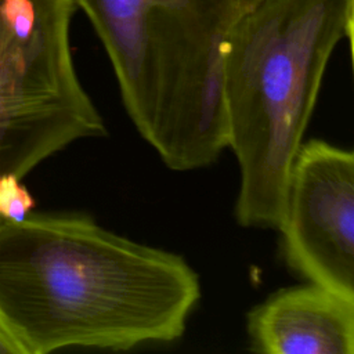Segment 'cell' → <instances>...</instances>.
Here are the masks:
<instances>
[{"instance_id": "obj_3", "label": "cell", "mask_w": 354, "mask_h": 354, "mask_svg": "<svg viewBox=\"0 0 354 354\" xmlns=\"http://www.w3.org/2000/svg\"><path fill=\"white\" fill-rule=\"evenodd\" d=\"M100 37L137 131L173 170L227 147L223 51L263 0H73Z\"/></svg>"}, {"instance_id": "obj_8", "label": "cell", "mask_w": 354, "mask_h": 354, "mask_svg": "<svg viewBox=\"0 0 354 354\" xmlns=\"http://www.w3.org/2000/svg\"><path fill=\"white\" fill-rule=\"evenodd\" d=\"M0 354H25V348L0 315Z\"/></svg>"}, {"instance_id": "obj_6", "label": "cell", "mask_w": 354, "mask_h": 354, "mask_svg": "<svg viewBox=\"0 0 354 354\" xmlns=\"http://www.w3.org/2000/svg\"><path fill=\"white\" fill-rule=\"evenodd\" d=\"M252 348L267 354H354V306L311 283L282 289L248 315Z\"/></svg>"}, {"instance_id": "obj_9", "label": "cell", "mask_w": 354, "mask_h": 354, "mask_svg": "<svg viewBox=\"0 0 354 354\" xmlns=\"http://www.w3.org/2000/svg\"><path fill=\"white\" fill-rule=\"evenodd\" d=\"M346 36H348L350 40V48H351V59H353V71H354V0H353V7L350 11V18L347 24V30Z\"/></svg>"}, {"instance_id": "obj_5", "label": "cell", "mask_w": 354, "mask_h": 354, "mask_svg": "<svg viewBox=\"0 0 354 354\" xmlns=\"http://www.w3.org/2000/svg\"><path fill=\"white\" fill-rule=\"evenodd\" d=\"M277 228L288 264L354 306V151L304 142Z\"/></svg>"}, {"instance_id": "obj_2", "label": "cell", "mask_w": 354, "mask_h": 354, "mask_svg": "<svg viewBox=\"0 0 354 354\" xmlns=\"http://www.w3.org/2000/svg\"><path fill=\"white\" fill-rule=\"evenodd\" d=\"M353 0H263L223 51L227 147L239 166L236 220L278 227L288 183Z\"/></svg>"}, {"instance_id": "obj_4", "label": "cell", "mask_w": 354, "mask_h": 354, "mask_svg": "<svg viewBox=\"0 0 354 354\" xmlns=\"http://www.w3.org/2000/svg\"><path fill=\"white\" fill-rule=\"evenodd\" d=\"M73 0H0V173L24 178L105 123L76 73Z\"/></svg>"}, {"instance_id": "obj_7", "label": "cell", "mask_w": 354, "mask_h": 354, "mask_svg": "<svg viewBox=\"0 0 354 354\" xmlns=\"http://www.w3.org/2000/svg\"><path fill=\"white\" fill-rule=\"evenodd\" d=\"M35 205V199L22 184V178L10 173H0V218L21 221L33 212Z\"/></svg>"}, {"instance_id": "obj_1", "label": "cell", "mask_w": 354, "mask_h": 354, "mask_svg": "<svg viewBox=\"0 0 354 354\" xmlns=\"http://www.w3.org/2000/svg\"><path fill=\"white\" fill-rule=\"evenodd\" d=\"M199 297L184 259L86 214L0 218V315L25 354L169 343Z\"/></svg>"}]
</instances>
